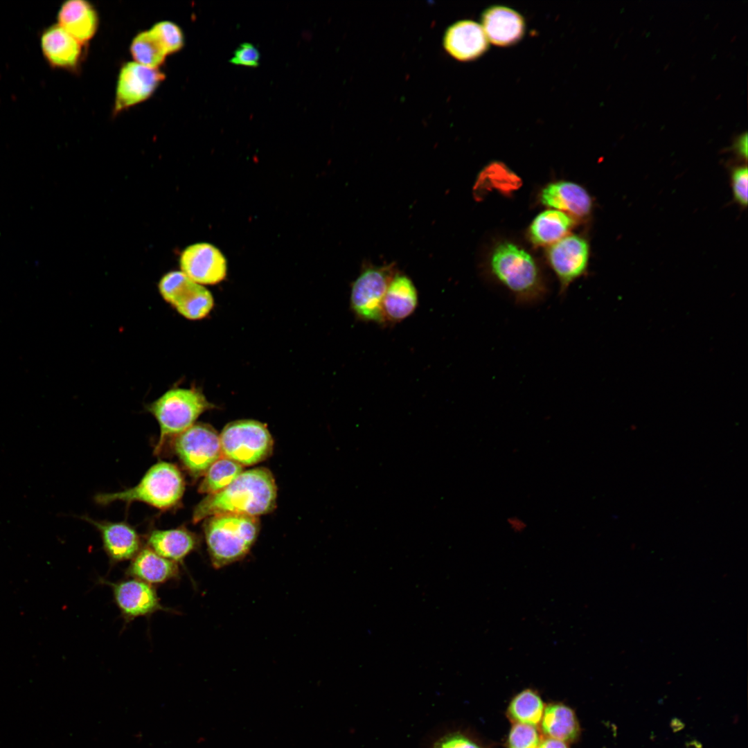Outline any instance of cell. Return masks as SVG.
Instances as JSON below:
<instances>
[{"instance_id": "33", "label": "cell", "mask_w": 748, "mask_h": 748, "mask_svg": "<svg viewBox=\"0 0 748 748\" xmlns=\"http://www.w3.org/2000/svg\"><path fill=\"white\" fill-rule=\"evenodd\" d=\"M537 748H569L566 742L556 739L547 738L540 742Z\"/></svg>"}, {"instance_id": "11", "label": "cell", "mask_w": 748, "mask_h": 748, "mask_svg": "<svg viewBox=\"0 0 748 748\" xmlns=\"http://www.w3.org/2000/svg\"><path fill=\"white\" fill-rule=\"evenodd\" d=\"M164 78L158 69L134 61L126 63L117 80L114 112L118 113L147 100Z\"/></svg>"}, {"instance_id": "24", "label": "cell", "mask_w": 748, "mask_h": 748, "mask_svg": "<svg viewBox=\"0 0 748 748\" xmlns=\"http://www.w3.org/2000/svg\"><path fill=\"white\" fill-rule=\"evenodd\" d=\"M573 220L564 212L547 210L537 215L533 220L529 235L536 244H553L569 231Z\"/></svg>"}, {"instance_id": "16", "label": "cell", "mask_w": 748, "mask_h": 748, "mask_svg": "<svg viewBox=\"0 0 748 748\" xmlns=\"http://www.w3.org/2000/svg\"><path fill=\"white\" fill-rule=\"evenodd\" d=\"M481 27L489 42L499 46H508L518 42L525 33V21L515 10L493 6L482 14Z\"/></svg>"}, {"instance_id": "23", "label": "cell", "mask_w": 748, "mask_h": 748, "mask_svg": "<svg viewBox=\"0 0 748 748\" xmlns=\"http://www.w3.org/2000/svg\"><path fill=\"white\" fill-rule=\"evenodd\" d=\"M541 726L549 738L564 742L574 740L580 733L573 711L562 704H550L544 709Z\"/></svg>"}, {"instance_id": "22", "label": "cell", "mask_w": 748, "mask_h": 748, "mask_svg": "<svg viewBox=\"0 0 748 748\" xmlns=\"http://www.w3.org/2000/svg\"><path fill=\"white\" fill-rule=\"evenodd\" d=\"M197 537L184 527L154 530L147 538V546L159 555L182 564L184 559L198 546Z\"/></svg>"}, {"instance_id": "1", "label": "cell", "mask_w": 748, "mask_h": 748, "mask_svg": "<svg viewBox=\"0 0 748 748\" xmlns=\"http://www.w3.org/2000/svg\"><path fill=\"white\" fill-rule=\"evenodd\" d=\"M276 486L271 472L265 468L242 472L222 491L207 495L194 508L193 522L219 515L256 517L275 507Z\"/></svg>"}, {"instance_id": "17", "label": "cell", "mask_w": 748, "mask_h": 748, "mask_svg": "<svg viewBox=\"0 0 748 748\" xmlns=\"http://www.w3.org/2000/svg\"><path fill=\"white\" fill-rule=\"evenodd\" d=\"M126 575L154 586L177 580L180 569L179 564L159 555L146 546L132 559Z\"/></svg>"}, {"instance_id": "14", "label": "cell", "mask_w": 748, "mask_h": 748, "mask_svg": "<svg viewBox=\"0 0 748 748\" xmlns=\"http://www.w3.org/2000/svg\"><path fill=\"white\" fill-rule=\"evenodd\" d=\"M489 42L481 26L471 20H461L451 25L443 37L446 51L459 61H471L481 56Z\"/></svg>"}, {"instance_id": "28", "label": "cell", "mask_w": 748, "mask_h": 748, "mask_svg": "<svg viewBox=\"0 0 748 748\" xmlns=\"http://www.w3.org/2000/svg\"><path fill=\"white\" fill-rule=\"evenodd\" d=\"M157 37L167 55L179 51L184 46V38L180 28L171 21L155 24L150 29Z\"/></svg>"}, {"instance_id": "21", "label": "cell", "mask_w": 748, "mask_h": 748, "mask_svg": "<svg viewBox=\"0 0 748 748\" xmlns=\"http://www.w3.org/2000/svg\"><path fill=\"white\" fill-rule=\"evenodd\" d=\"M58 25L82 45L90 40L98 26V14L84 0L65 1L57 13Z\"/></svg>"}, {"instance_id": "18", "label": "cell", "mask_w": 748, "mask_h": 748, "mask_svg": "<svg viewBox=\"0 0 748 748\" xmlns=\"http://www.w3.org/2000/svg\"><path fill=\"white\" fill-rule=\"evenodd\" d=\"M82 44L58 24L46 28L41 37L44 55L55 67L72 69L82 55Z\"/></svg>"}, {"instance_id": "19", "label": "cell", "mask_w": 748, "mask_h": 748, "mask_svg": "<svg viewBox=\"0 0 748 748\" xmlns=\"http://www.w3.org/2000/svg\"><path fill=\"white\" fill-rule=\"evenodd\" d=\"M540 200L547 206L578 217L589 215L592 206L591 198L584 188L565 181L546 186L541 193Z\"/></svg>"}, {"instance_id": "31", "label": "cell", "mask_w": 748, "mask_h": 748, "mask_svg": "<svg viewBox=\"0 0 748 748\" xmlns=\"http://www.w3.org/2000/svg\"><path fill=\"white\" fill-rule=\"evenodd\" d=\"M431 748H481L470 738L460 732L443 735L433 744Z\"/></svg>"}, {"instance_id": "4", "label": "cell", "mask_w": 748, "mask_h": 748, "mask_svg": "<svg viewBox=\"0 0 748 748\" xmlns=\"http://www.w3.org/2000/svg\"><path fill=\"white\" fill-rule=\"evenodd\" d=\"M184 490L185 481L179 469L173 463L160 461L152 465L135 486L120 492L98 494L95 501L100 505L140 501L166 510L179 504Z\"/></svg>"}, {"instance_id": "20", "label": "cell", "mask_w": 748, "mask_h": 748, "mask_svg": "<svg viewBox=\"0 0 748 748\" xmlns=\"http://www.w3.org/2000/svg\"><path fill=\"white\" fill-rule=\"evenodd\" d=\"M418 303V292L411 278L395 274L383 299L385 321L397 323L406 319L415 312Z\"/></svg>"}, {"instance_id": "9", "label": "cell", "mask_w": 748, "mask_h": 748, "mask_svg": "<svg viewBox=\"0 0 748 748\" xmlns=\"http://www.w3.org/2000/svg\"><path fill=\"white\" fill-rule=\"evenodd\" d=\"M159 290L163 299L183 317L198 320L206 317L213 307L211 292L182 271H173L161 279Z\"/></svg>"}, {"instance_id": "30", "label": "cell", "mask_w": 748, "mask_h": 748, "mask_svg": "<svg viewBox=\"0 0 748 748\" xmlns=\"http://www.w3.org/2000/svg\"><path fill=\"white\" fill-rule=\"evenodd\" d=\"M731 187L735 199L743 206L747 204L748 170L747 166L735 168L731 172Z\"/></svg>"}, {"instance_id": "13", "label": "cell", "mask_w": 748, "mask_h": 748, "mask_svg": "<svg viewBox=\"0 0 748 748\" xmlns=\"http://www.w3.org/2000/svg\"><path fill=\"white\" fill-rule=\"evenodd\" d=\"M551 266L564 292L571 282L585 271L589 258V246L582 238L570 235L553 243L549 250Z\"/></svg>"}, {"instance_id": "12", "label": "cell", "mask_w": 748, "mask_h": 748, "mask_svg": "<svg viewBox=\"0 0 748 748\" xmlns=\"http://www.w3.org/2000/svg\"><path fill=\"white\" fill-rule=\"evenodd\" d=\"M179 265L185 275L200 285L217 284L226 275L224 256L208 243H196L186 247L181 254Z\"/></svg>"}, {"instance_id": "5", "label": "cell", "mask_w": 748, "mask_h": 748, "mask_svg": "<svg viewBox=\"0 0 748 748\" xmlns=\"http://www.w3.org/2000/svg\"><path fill=\"white\" fill-rule=\"evenodd\" d=\"M211 404L198 389L175 388L150 403L148 410L156 418L160 435L154 448L160 454L166 443L195 424Z\"/></svg>"}, {"instance_id": "32", "label": "cell", "mask_w": 748, "mask_h": 748, "mask_svg": "<svg viewBox=\"0 0 748 748\" xmlns=\"http://www.w3.org/2000/svg\"><path fill=\"white\" fill-rule=\"evenodd\" d=\"M259 60L258 49L252 44L245 42L236 48L229 62L234 64L255 67L258 66Z\"/></svg>"}, {"instance_id": "7", "label": "cell", "mask_w": 748, "mask_h": 748, "mask_svg": "<svg viewBox=\"0 0 748 748\" xmlns=\"http://www.w3.org/2000/svg\"><path fill=\"white\" fill-rule=\"evenodd\" d=\"M395 274L393 263L368 266L361 271L353 282L350 292V308L356 317L363 321L377 324L386 323L382 303Z\"/></svg>"}, {"instance_id": "10", "label": "cell", "mask_w": 748, "mask_h": 748, "mask_svg": "<svg viewBox=\"0 0 748 748\" xmlns=\"http://www.w3.org/2000/svg\"><path fill=\"white\" fill-rule=\"evenodd\" d=\"M100 582L111 587L114 602L126 623L159 611L174 612L161 603L154 587L143 581L129 577L116 582Z\"/></svg>"}, {"instance_id": "3", "label": "cell", "mask_w": 748, "mask_h": 748, "mask_svg": "<svg viewBox=\"0 0 748 748\" xmlns=\"http://www.w3.org/2000/svg\"><path fill=\"white\" fill-rule=\"evenodd\" d=\"M490 268L493 276L521 305L542 299L545 287L540 270L531 256L513 243L504 242L494 250Z\"/></svg>"}, {"instance_id": "29", "label": "cell", "mask_w": 748, "mask_h": 748, "mask_svg": "<svg viewBox=\"0 0 748 748\" xmlns=\"http://www.w3.org/2000/svg\"><path fill=\"white\" fill-rule=\"evenodd\" d=\"M540 742L535 727L520 723L512 727L508 739V748H537Z\"/></svg>"}, {"instance_id": "2", "label": "cell", "mask_w": 748, "mask_h": 748, "mask_svg": "<svg viewBox=\"0 0 748 748\" xmlns=\"http://www.w3.org/2000/svg\"><path fill=\"white\" fill-rule=\"evenodd\" d=\"M204 531L212 567L220 569L243 560L259 532L256 517L219 515L206 518Z\"/></svg>"}, {"instance_id": "34", "label": "cell", "mask_w": 748, "mask_h": 748, "mask_svg": "<svg viewBox=\"0 0 748 748\" xmlns=\"http://www.w3.org/2000/svg\"><path fill=\"white\" fill-rule=\"evenodd\" d=\"M507 523L508 526L515 533H520L526 528L525 522L517 516L508 517Z\"/></svg>"}, {"instance_id": "6", "label": "cell", "mask_w": 748, "mask_h": 748, "mask_svg": "<svg viewBox=\"0 0 748 748\" xmlns=\"http://www.w3.org/2000/svg\"><path fill=\"white\" fill-rule=\"evenodd\" d=\"M222 456L241 465L265 459L271 452L273 440L265 425L251 420L228 424L220 435Z\"/></svg>"}, {"instance_id": "8", "label": "cell", "mask_w": 748, "mask_h": 748, "mask_svg": "<svg viewBox=\"0 0 748 748\" xmlns=\"http://www.w3.org/2000/svg\"><path fill=\"white\" fill-rule=\"evenodd\" d=\"M172 443L184 467L195 477L204 474L222 456L220 435L206 424H194L177 436Z\"/></svg>"}, {"instance_id": "27", "label": "cell", "mask_w": 748, "mask_h": 748, "mask_svg": "<svg viewBox=\"0 0 748 748\" xmlns=\"http://www.w3.org/2000/svg\"><path fill=\"white\" fill-rule=\"evenodd\" d=\"M130 52L135 62L152 69H158L168 55L150 30L139 33L133 39Z\"/></svg>"}, {"instance_id": "25", "label": "cell", "mask_w": 748, "mask_h": 748, "mask_svg": "<svg viewBox=\"0 0 748 748\" xmlns=\"http://www.w3.org/2000/svg\"><path fill=\"white\" fill-rule=\"evenodd\" d=\"M242 472V465L224 456H221L206 470L199 486V492L213 495L230 485Z\"/></svg>"}, {"instance_id": "35", "label": "cell", "mask_w": 748, "mask_h": 748, "mask_svg": "<svg viewBox=\"0 0 748 748\" xmlns=\"http://www.w3.org/2000/svg\"><path fill=\"white\" fill-rule=\"evenodd\" d=\"M736 150L739 155L747 158V134H742L736 143Z\"/></svg>"}, {"instance_id": "15", "label": "cell", "mask_w": 748, "mask_h": 748, "mask_svg": "<svg viewBox=\"0 0 748 748\" xmlns=\"http://www.w3.org/2000/svg\"><path fill=\"white\" fill-rule=\"evenodd\" d=\"M87 520L100 532L103 549L112 564L132 560L141 549V537L130 524L91 518Z\"/></svg>"}, {"instance_id": "26", "label": "cell", "mask_w": 748, "mask_h": 748, "mask_svg": "<svg viewBox=\"0 0 748 748\" xmlns=\"http://www.w3.org/2000/svg\"><path fill=\"white\" fill-rule=\"evenodd\" d=\"M544 710L540 695L531 689L518 693L510 702L508 713L516 723L535 726L541 722Z\"/></svg>"}]
</instances>
